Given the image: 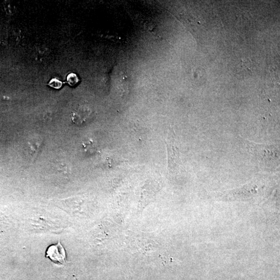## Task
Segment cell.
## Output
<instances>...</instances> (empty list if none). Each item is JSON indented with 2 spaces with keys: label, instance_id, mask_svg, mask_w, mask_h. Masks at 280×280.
Instances as JSON below:
<instances>
[{
  "label": "cell",
  "instance_id": "cell-2",
  "mask_svg": "<svg viewBox=\"0 0 280 280\" xmlns=\"http://www.w3.org/2000/svg\"><path fill=\"white\" fill-rule=\"evenodd\" d=\"M168 169L170 172L178 171L182 167V162L178 148L173 142H167Z\"/></svg>",
  "mask_w": 280,
  "mask_h": 280
},
{
  "label": "cell",
  "instance_id": "cell-1",
  "mask_svg": "<svg viewBox=\"0 0 280 280\" xmlns=\"http://www.w3.org/2000/svg\"><path fill=\"white\" fill-rule=\"evenodd\" d=\"M257 165L263 169L274 170L279 165L278 148L274 145L258 144L246 141Z\"/></svg>",
  "mask_w": 280,
  "mask_h": 280
},
{
  "label": "cell",
  "instance_id": "cell-3",
  "mask_svg": "<svg viewBox=\"0 0 280 280\" xmlns=\"http://www.w3.org/2000/svg\"><path fill=\"white\" fill-rule=\"evenodd\" d=\"M46 256L56 264L62 265L66 261L65 250L59 242L56 245L50 246L47 250Z\"/></svg>",
  "mask_w": 280,
  "mask_h": 280
},
{
  "label": "cell",
  "instance_id": "cell-4",
  "mask_svg": "<svg viewBox=\"0 0 280 280\" xmlns=\"http://www.w3.org/2000/svg\"><path fill=\"white\" fill-rule=\"evenodd\" d=\"M92 114V111L88 106H81L78 107L72 114L73 122L81 125L87 121Z\"/></svg>",
  "mask_w": 280,
  "mask_h": 280
}]
</instances>
